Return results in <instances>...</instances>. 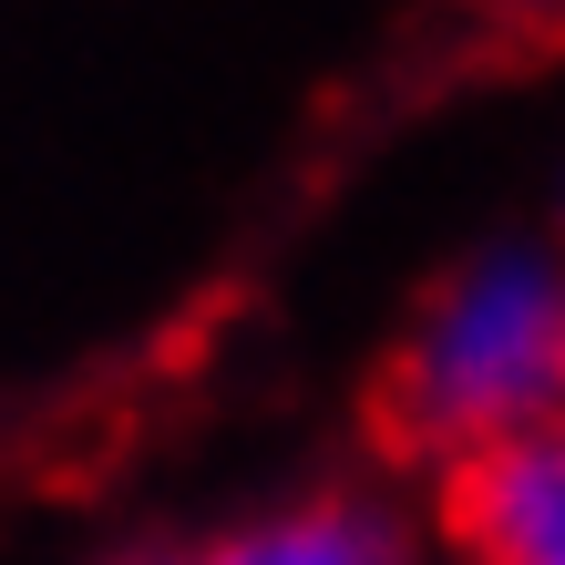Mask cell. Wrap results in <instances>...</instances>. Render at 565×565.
<instances>
[{"mask_svg": "<svg viewBox=\"0 0 565 565\" xmlns=\"http://www.w3.org/2000/svg\"><path fill=\"white\" fill-rule=\"evenodd\" d=\"M381 443L412 473L565 422V237H483L402 309L381 350Z\"/></svg>", "mask_w": 565, "mask_h": 565, "instance_id": "1", "label": "cell"}, {"mask_svg": "<svg viewBox=\"0 0 565 565\" xmlns=\"http://www.w3.org/2000/svg\"><path fill=\"white\" fill-rule=\"evenodd\" d=\"M195 565H452L431 524V483L412 473H319L268 504H237L216 535H195Z\"/></svg>", "mask_w": 565, "mask_h": 565, "instance_id": "2", "label": "cell"}, {"mask_svg": "<svg viewBox=\"0 0 565 565\" xmlns=\"http://www.w3.org/2000/svg\"><path fill=\"white\" fill-rule=\"evenodd\" d=\"M493 21H514V31H565V0H493Z\"/></svg>", "mask_w": 565, "mask_h": 565, "instance_id": "3", "label": "cell"}, {"mask_svg": "<svg viewBox=\"0 0 565 565\" xmlns=\"http://www.w3.org/2000/svg\"><path fill=\"white\" fill-rule=\"evenodd\" d=\"M114 565H195V545H135V555H114Z\"/></svg>", "mask_w": 565, "mask_h": 565, "instance_id": "4", "label": "cell"}, {"mask_svg": "<svg viewBox=\"0 0 565 565\" xmlns=\"http://www.w3.org/2000/svg\"><path fill=\"white\" fill-rule=\"evenodd\" d=\"M514 565H565V545H545V555H514Z\"/></svg>", "mask_w": 565, "mask_h": 565, "instance_id": "5", "label": "cell"}, {"mask_svg": "<svg viewBox=\"0 0 565 565\" xmlns=\"http://www.w3.org/2000/svg\"><path fill=\"white\" fill-rule=\"evenodd\" d=\"M555 237H565V195H555Z\"/></svg>", "mask_w": 565, "mask_h": 565, "instance_id": "6", "label": "cell"}]
</instances>
